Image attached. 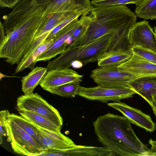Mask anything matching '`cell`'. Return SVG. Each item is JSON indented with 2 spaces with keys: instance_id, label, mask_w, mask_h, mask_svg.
<instances>
[{
  "instance_id": "1f68e13d",
  "label": "cell",
  "mask_w": 156,
  "mask_h": 156,
  "mask_svg": "<svg viewBox=\"0 0 156 156\" xmlns=\"http://www.w3.org/2000/svg\"><path fill=\"white\" fill-rule=\"evenodd\" d=\"M152 108L153 113L156 116V101H153L150 105Z\"/></svg>"
},
{
  "instance_id": "8992f818",
  "label": "cell",
  "mask_w": 156,
  "mask_h": 156,
  "mask_svg": "<svg viewBox=\"0 0 156 156\" xmlns=\"http://www.w3.org/2000/svg\"><path fill=\"white\" fill-rule=\"evenodd\" d=\"M17 109H24L41 116L59 126L63 120L58 111L37 93L22 95L16 100Z\"/></svg>"
},
{
  "instance_id": "5bb4252c",
  "label": "cell",
  "mask_w": 156,
  "mask_h": 156,
  "mask_svg": "<svg viewBox=\"0 0 156 156\" xmlns=\"http://www.w3.org/2000/svg\"><path fill=\"white\" fill-rule=\"evenodd\" d=\"M119 70L143 76L156 75V64L133 54L118 66Z\"/></svg>"
},
{
  "instance_id": "4fadbf2b",
  "label": "cell",
  "mask_w": 156,
  "mask_h": 156,
  "mask_svg": "<svg viewBox=\"0 0 156 156\" xmlns=\"http://www.w3.org/2000/svg\"><path fill=\"white\" fill-rule=\"evenodd\" d=\"M31 123L35 126L41 141L47 150L68 149L76 145L71 139L61 132H55L45 129Z\"/></svg>"
},
{
  "instance_id": "cb8c5ba5",
  "label": "cell",
  "mask_w": 156,
  "mask_h": 156,
  "mask_svg": "<svg viewBox=\"0 0 156 156\" xmlns=\"http://www.w3.org/2000/svg\"><path fill=\"white\" fill-rule=\"evenodd\" d=\"M50 32L46 33L38 37L33 39L24 52L23 55L15 71L20 68L25 62L32 55L39 45L44 42Z\"/></svg>"
},
{
  "instance_id": "e575fe53",
  "label": "cell",
  "mask_w": 156,
  "mask_h": 156,
  "mask_svg": "<svg viewBox=\"0 0 156 156\" xmlns=\"http://www.w3.org/2000/svg\"></svg>"
},
{
  "instance_id": "4316f807",
  "label": "cell",
  "mask_w": 156,
  "mask_h": 156,
  "mask_svg": "<svg viewBox=\"0 0 156 156\" xmlns=\"http://www.w3.org/2000/svg\"><path fill=\"white\" fill-rule=\"evenodd\" d=\"M83 15L82 13H76L71 17L69 18L64 21L62 22L57 26L55 27L51 30L50 34L46 38L45 41H49L52 39L55 35L61 29L64 27L72 21L77 18H79L80 16Z\"/></svg>"
},
{
  "instance_id": "3957f363",
  "label": "cell",
  "mask_w": 156,
  "mask_h": 156,
  "mask_svg": "<svg viewBox=\"0 0 156 156\" xmlns=\"http://www.w3.org/2000/svg\"><path fill=\"white\" fill-rule=\"evenodd\" d=\"M116 34L107 33L87 44L67 47L58 57L49 62L47 67L48 70L69 68L75 60L80 61L83 65L97 61L100 56L108 50Z\"/></svg>"
},
{
  "instance_id": "d6986e66",
  "label": "cell",
  "mask_w": 156,
  "mask_h": 156,
  "mask_svg": "<svg viewBox=\"0 0 156 156\" xmlns=\"http://www.w3.org/2000/svg\"><path fill=\"white\" fill-rule=\"evenodd\" d=\"M19 113L30 122L40 127L55 132H60L62 126L54 124L43 117L24 109L18 110Z\"/></svg>"
},
{
  "instance_id": "8fae6325",
  "label": "cell",
  "mask_w": 156,
  "mask_h": 156,
  "mask_svg": "<svg viewBox=\"0 0 156 156\" xmlns=\"http://www.w3.org/2000/svg\"><path fill=\"white\" fill-rule=\"evenodd\" d=\"M83 77V75L71 69L57 68L48 71L40 84L46 90L74 81L81 82Z\"/></svg>"
},
{
  "instance_id": "9c48e42d",
  "label": "cell",
  "mask_w": 156,
  "mask_h": 156,
  "mask_svg": "<svg viewBox=\"0 0 156 156\" xmlns=\"http://www.w3.org/2000/svg\"><path fill=\"white\" fill-rule=\"evenodd\" d=\"M128 40L132 47L138 46L156 52V37L148 22H136L130 30Z\"/></svg>"
},
{
  "instance_id": "83f0119b",
  "label": "cell",
  "mask_w": 156,
  "mask_h": 156,
  "mask_svg": "<svg viewBox=\"0 0 156 156\" xmlns=\"http://www.w3.org/2000/svg\"><path fill=\"white\" fill-rule=\"evenodd\" d=\"M53 42V39L44 41L41 43L31 55L36 60L40 55L45 52Z\"/></svg>"
},
{
  "instance_id": "ffe728a7",
  "label": "cell",
  "mask_w": 156,
  "mask_h": 156,
  "mask_svg": "<svg viewBox=\"0 0 156 156\" xmlns=\"http://www.w3.org/2000/svg\"><path fill=\"white\" fill-rule=\"evenodd\" d=\"M69 156H113L112 151L106 147L76 145L69 149Z\"/></svg>"
},
{
  "instance_id": "4dcf8cb0",
  "label": "cell",
  "mask_w": 156,
  "mask_h": 156,
  "mask_svg": "<svg viewBox=\"0 0 156 156\" xmlns=\"http://www.w3.org/2000/svg\"><path fill=\"white\" fill-rule=\"evenodd\" d=\"M83 63L78 60H75L73 62L71 66L74 68H80L83 66Z\"/></svg>"
},
{
  "instance_id": "52a82bcc",
  "label": "cell",
  "mask_w": 156,
  "mask_h": 156,
  "mask_svg": "<svg viewBox=\"0 0 156 156\" xmlns=\"http://www.w3.org/2000/svg\"><path fill=\"white\" fill-rule=\"evenodd\" d=\"M136 94L131 87L113 88L98 85L88 88L80 86L77 95L89 100L106 103L111 101L119 102Z\"/></svg>"
},
{
  "instance_id": "ba28073f",
  "label": "cell",
  "mask_w": 156,
  "mask_h": 156,
  "mask_svg": "<svg viewBox=\"0 0 156 156\" xmlns=\"http://www.w3.org/2000/svg\"><path fill=\"white\" fill-rule=\"evenodd\" d=\"M84 17L83 15L80 19L77 18L74 19L58 31L52 38L53 43L37 58L36 62L49 60L63 53L67 47L66 41L80 25Z\"/></svg>"
},
{
  "instance_id": "5b68a950",
  "label": "cell",
  "mask_w": 156,
  "mask_h": 156,
  "mask_svg": "<svg viewBox=\"0 0 156 156\" xmlns=\"http://www.w3.org/2000/svg\"><path fill=\"white\" fill-rule=\"evenodd\" d=\"M118 66H99L91 71L90 77L98 86L123 88L131 87L130 84L133 81L144 76L119 71Z\"/></svg>"
},
{
  "instance_id": "2e32d148",
  "label": "cell",
  "mask_w": 156,
  "mask_h": 156,
  "mask_svg": "<svg viewBox=\"0 0 156 156\" xmlns=\"http://www.w3.org/2000/svg\"><path fill=\"white\" fill-rule=\"evenodd\" d=\"M133 54L132 51L121 48L108 50L99 56L98 64L99 66H119L129 59Z\"/></svg>"
},
{
  "instance_id": "277c9868",
  "label": "cell",
  "mask_w": 156,
  "mask_h": 156,
  "mask_svg": "<svg viewBox=\"0 0 156 156\" xmlns=\"http://www.w3.org/2000/svg\"><path fill=\"white\" fill-rule=\"evenodd\" d=\"M7 110L0 112V125L6 132L7 140L13 151L19 155L39 156L44 151L36 141L15 122L8 118Z\"/></svg>"
},
{
  "instance_id": "d4e9b609",
  "label": "cell",
  "mask_w": 156,
  "mask_h": 156,
  "mask_svg": "<svg viewBox=\"0 0 156 156\" xmlns=\"http://www.w3.org/2000/svg\"><path fill=\"white\" fill-rule=\"evenodd\" d=\"M144 0H92V5L94 6H109L134 4L137 5Z\"/></svg>"
},
{
  "instance_id": "9a60e30c",
  "label": "cell",
  "mask_w": 156,
  "mask_h": 156,
  "mask_svg": "<svg viewBox=\"0 0 156 156\" xmlns=\"http://www.w3.org/2000/svg\"><path fill=\"white\" fill-rule=\"evenodd\" d=\"M130 86L136 94L151 105L153 97L156 93V75L139 77L133 81Z\"/></svg>"
},
{
  "instance_id": "7402d4cb",
  "label": "cell",
  "mask_w": 156,
  "mask_h": 156,
  "mask_svg": "<svg viewBox=\"0 0 156 156\" xmlns=\"http://www.w3.org/2000/svg\"><path fill=\"white\" fill-rule=\"evenodd\" d=\"M135 13L144 20H156V0H144L136 5Z\"/></svg>"
},
{
  "instance_id": "f1b7e54d",
  "label": "cell",
  "mask_w": 156,
  "mask_h": 156,
  "mask_svg": "<svg viewBox=\"0 0 156 156\" xmlns=\"http://www.w3.org/2000/svg\"><path fill=\"white\" fill-rule=\"evenodd\" d=\"M21 0H0L1 7L12 8Z\"/></svg>"
},
{
  "instance_id": "484cf974",
  "label": "cell",
  "mask_w": 156,
  "mask_h": 156,
  "mask_svg": "<svg viewBox=\"0 0 156 156\" xmlns=\"http://www.w3.org/2000/svg\"><path fill=\"white\" fill-rule=\"evenodd\" d=\"M132 50L133 54L156 64V52L138 46L132 47Z\"/></svg>"
},
{
  "instance_id": "ac0fdd59",
  "label": "cell",
  "mask_w": 156,
  "mask_h": 156,
  "mask_svg": "<svg viewBox=\"0 0 156 156\" xmlns=\"http://www.w3.org/2000/svg\"><path fill=\"white\" fill-rule=\"evenodd\" d=\"M77 13H79L63 12L49 14L44 23L35 34L33 39H35L46 33L51 32L54 28L61 23Z\"/></svg>"
},
{
  "instance_id": "603a6c76",
  "label": "cell",
  "mask_w": 156,
  "mask_h": 156,
  "mask_svg": "<svg viewBox=\"0 0 156 156\" xmlns=\"http://www.w3.org/2000/svg\"><path fill=\"white\" fill-rule=\"evenodd\" d=\"M81 82L74 81L47 89L51 94L65 98H73L77 95Z\"/></svg>"
},
{
  "instance_id": "e0dca14e",
  "label": "cell",
  "mask_w": 156,
  "mask_h": 156,
  "mask_svg": "<svg viewBox=\"0 0 156 156\" xmlns=\"http://www.w3.org/2000/svg\"><path fill=\"white\" fill-rule=\"evenodd\" d=\"M48 70L47 67L37 66L22 78L21 80L22 89L24 94L33 93L35 88L40 84Z\"/></svg>"
},
{
  "instance_id": "6da1fadb",
  "label": "cell",
  "mask_w": 156,
  "mask_h": 156,
  "mask_svg": "<svg viewBox=\"0 0 156 156\" xmlns=\"http://www.w3.org/2000/svg\"><path fill=\"white\" fill-rule=\"evenodd\" d=\"M98 140L115 156H152L147 145L142 143L125 116L108 113L93 122Z\"/></svg>"
},
{
  "instance_id": "d6a6232c",
  "label": "cell",
  "mask_w": 156,
  "mask_h": 156,
  "mask_svg": "<svg viewBox=\"0 0 156 156\" xmlns=\"http://www.w3.org/2000/svg\"><path fill=\"white\" fill-rule=\"evenodd\" d=\"M156 101V93L154 94L153 97V101Z\"/></svg>"
},
{
  "instance_id": "30bf717a",
  "label": "cell",
  "mask_w": 156,
  "mask_h": 156,
  "mask_svg": "<svg viewBox=\"0 0 156 156\" xmlns=\"http://www.w3.org/2000/svg\"><path fill=\"white\" fill-rule=\"evenodd\" d=\"M107 105L121 112L132 123L150 132L155 130L156 123L153 122L149 115L145 114L140 110L120 101L108 103Z\"/></svg>"
},
{
  "instance_id": "44dd1931",
  "label": "cell",
  "mask_w": 156,
  "mask_h": 156,
  "mask_svg": "<svg viewBox=\"0 0 156 156\" xmlns=\"http://www.w3.org/2000/svg\"><path fill=\"white\" fill-rule=\"evenodd\" d=\"M8 118L15 122L32 136L40 145L44 151L47 150L41 141L38 133L32 123L21 115L10 114Z\"/></svg>"
},
{
  "instance_id": "7c38bea8",
  "label": "cell",
  "mask_w": 156,
  "mask_h": 156,
  "mask_svg": "<svg viewBox=\"0 0 156 156\" xmlns=\"http://www.w3.org/2000/svg\"><path fill=\"white\" fill-rule=\"evenodd\" d=\"M48 14L70 12L88 14L93 7L90 0H48Z\"/></svg>"
},
{
  "instance_id": "836d02e7",
  "label": "cell",
  "mask_w": 156,
  "mask_h": 156,
  "mask_svg": "<svg viewBox=\"0 0 156 156\" xmlns=\"http://www.w3.org/2000/svg\"><path fill=\"white\" fill-rule=\"evenodd\" d=\"M154 32L155 34V36L156 37V27H154Z\"/></svg>"
},
{
  "instance_id": "f546056e",
  "label": "cell",
  "mask_w": 156,
  "mask_h": 156,
  "mask_svg": "<svg viewBox=\"0 0 156 156\" xmlns=\"http://www.w3.org/2000/svg\"><path fill=\"white\" fill-rule=\"evenodd\" d=\"M6 39V35L5 34L3 26L1 22L0 23V47L2 46Z\"/></svg>"
},
{
  "instance_id": "7a4b0ae2",
  "label": "cell",
  "mask_w": 156,
  "mask_h": 156,
  "mask_svg": "<svg viewBox=\"0 0 156 156\" xmlns=\"http://www.w3.org/2000/svg\"><path fill=\"white\" fill-rule=\"evenodd\" d=\"M88 15L89 20L80 45L90 43L108 33L116 34L112 42L114 45L126 44L129 43V32L136 23L137 17L125 5L93 6Z\"/></svg>"
}]
</instances>
